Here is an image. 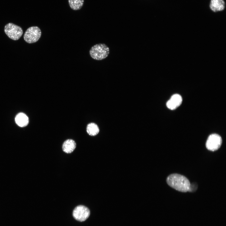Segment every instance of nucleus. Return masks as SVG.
<instances>
[{"label": "nucleus", "mask_w": 226, "mask_h": 226, "mask_svg": "<svg viewBox=\"0 0 226 226\" xmlns=\"http://www.w3.org/2000/svg\"><path fill=\"white\" fill-rule=\"evenodd\" d=\"M90 212L89 209L83 205L77 206L73 211V216L75 219L79 221L85 220L89 216Z\"/></svg>", "instance_id": "6"}, {"label": "nucleus", "mask_w": 226, "mask_h": 226, "mask_svg": "<svg viewBox=\"0 0 226 226\" xmlns=\"http://www.w3.org/2000/svg\"><path fill=\"white\" fill-rule=\"evenodd\" d=\"M222 139L220 135L217 134H213L208 137L206 143L207 148L214 151L218 150L222 143Z\"/></svg>", "instance_id": "5"}, {"label": "nucleus", "mask_w": 226, "mask_h": 226, "mask_svg": "<svg viewBox=\"0 0 226 226\" xmlns=\"http://www.w3.org/2000/svg\"><path fill=\"white\" fill-rule=\"evenodd\" d=\"M86 131L89 135L94 136L99 133V129L98 126L96 124L94 123H91L87 125L86 127Z\"/></svg>", "instance_id": "11"}, {"label": "nucleus", "mask_w": 226, "mask_h": 226, "mask_svg": "<svg viewBox=\"0 0 226 226\" xmlns=\"http://www.w3.org/2000/svg\"><path fill=\"white\" fill-rule=\"evenodd\" d=\"M182 101L181 96L178 94H175L172 96L166 103V106L171 110L176 109L181 104Z\"/></svg>", "instance_id": "7"}, {"label": "nucleus", "mask_w": 226, "mask_h": 226, "mask_svg": "<svg viewBox=\"0 0 226 226\" xmlns=\"http://www.w3.org/2000/svg\"><path fill=\"white\" fill-rule=\"evenodd\" d=\"M166 182L171 187L184 192L189 191L191 185L186 177L176 173L172 174L168 176L166 179Z\"/></svg>", "instance_id": "1"}, {"label": "nucleus", "mask_w": 226, "mask_h": 226, "mask_svg": "<svg viewBox=\"0 0 226 226\" xmlns=\"http://www.w3.org/2000/svg\"><path fill=\"white\" fill-rule=\"evenodd\" d=\"M89 53L93 59L96 60H102L108 56L110 49L105 44L99 43L92 46L89 51Z\"/></svg>", "instance_id": "2"}, {"label": "nucleus", "mask_w": 226, "mask_h": 226, "mask_svg": "<svg viewBox=\"0 0 226 226\" xmlns=\"http://www.w3.org/2000/svg\"><path fill=\"white\" fill-rule=\"evenodd\" d=\"M4 31L8 37L13 40H19L23 34V30L20 27L11 23L5 25Z\"/></svg>", "instance_id": "3"}, {"label": "nucleus", "mask_w": 226, "mask_h": 226, "mask_svg": "<svg viewBox=\"0 0 226 226\" xmlns=\"http://www.w3.org/2000/svg\"><path fill=\"white\" fill-rule=\"evenodd\" d=\"M68 3L70 8L73 10H78L83 6L84 0H68Z\"/></svg>", "instance_id": "12"}, {"label": "nucleus", "mask_w": 226, "mask_h": 226, "mask_svg": "<svg viewBox=\"0 0 226 226\" xmlns=\"http://www.w3.org/2000/svg\"><path fill=\"white\" fill-rule=\"evenodd\" d=\"M76 143L72 139H68L65 141L62 146L63 151L66 153H71L75 149Z\"/></svg>", "instance_id": "9"}, {"label": "nucleus", "mask_w": 226, "mask_h": 226, "mask_svg": "<svg viewBox=\"0 0 226 226\" xmlns=\"http://www.w3.org/2000/svg\"><path fill=\"white\" fill-rule=\"evenodd\" d=\"M41 35V31L36 26L29 28L26 31L24 35L25 41L28 43H33L37 42Z\"/></svg>", "instance_id": "4"}, {"label": "nucleus", "mask_w": 226, "mask_h": 226, "mask_svg": "<svg viewBox=\"0 0 226 226\" xmlns=\"http://www.w3.org/2000/svg\"><path fill=\"white\" fill-rule=\"evenodd\" d=\"M225 3L223 0H211L210 8L214 12L221 11L225 8Z\"/></svg>", "instance_id": "8"}, {"label": "nucleus", "mask_w": 226, "mask_h": 226, "mask_svg": "<svg viewBox=\"0 0 226 226\" xmlns=\"http://www.w3.org/2000/svg\"><path fill=\"white\" fill-rule=\"evenodd\" d=\"M15 121L18 126L24 127L28 124L29 120L28 117L25 114L23 113H19L16 116Z\"/></svg>", "instance_id": "10"}]
</instances>
